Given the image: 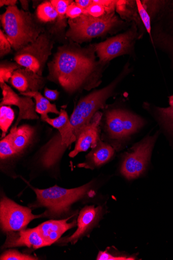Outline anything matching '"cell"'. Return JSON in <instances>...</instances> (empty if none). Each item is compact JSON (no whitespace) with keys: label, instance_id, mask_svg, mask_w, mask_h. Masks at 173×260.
<instances>
[{"label":"cell","instance_id":"obj_8","mask_svg":"<svg viewBox=\"0 0 173 260\" xmlns=\"http://www.w3.org/2000/svg\"><path fill=\"white\" fill-rule=\"evenodd\" d=\"M160 131L147 134L122 154L120 168L121 175L128 180L138 179L147 171Z\"/></svg>","mask_w":173,"mask_h":260},{"label":"cell","instance_id":"obj_2","mask_svg":"<svg viewBox=\"0 0 173 260\" xmlns=\"http://www.w3.org/2000/svg\"><path fill=\"white\" fill-rule=\"evenodd\" d=\"M128 67L108 86L95 90L81 99L70 117L68 124L59 130L54 141L61 152H64L77 138L81 130L92 120L96 113L107 106V101L113 96L118 86L129 75Z\"/></svg>","mask_w":173,"mask_h":260},{"label":"cell","instance_id":"obj_34","mask_svg":"<svg viewBox=\"0 0 173 260\" xmlns=\"http://www.w3.org/2000/svg\"><path fill=\"white\" fill-rule=\"evenodd\" d=\"M75 3L84 10H86L93 4L92 0H76Z\"/></svg>","mask_w":173,"mask_h":260},{"label":"cell","instance_id":"obj_15","mask_svg":"<svg viewBox=\"0 0 173 260\" xmlns=\"http://www.w3.org/2000/svg\"><path fill=\"white\" fill-rule=\"evenodd\" d=\"M46 246L37 227L26 230L8 232L7 240L3 248L27 247L37 249Z\"/></svg>","mask_w":173,"mask_h":260},{"label":"cell","instance_id":"obj_26","mask_svg":"<svg viewBox=\"0 0 173 260\" xmlns=\"http://www.w3.org/2000/svg\"><path fill=\"white\" fill-rule=\"evenodd\" d=\"M17 153L12 146L8 135L0 143V157L2 160L7 159Z\"/></svg>","mask_w":173,"mask_h":260},{"label":"cell","instance_id":"obj_23","mask_svg":"<svg viewBox=\"0 0 173 260\" xmlns=\"http://www.w3.org/2000/svg\"><path fill=\"white\" fill-rule=\"evenodd\" d=\"M41 119L58 131L66 126L70 121V118L66 111L63 109H61L59 116L55 119H51L48 115L41 116Z\"/></svg>","mask_w":173,"mask_h":260},{"label":"cell","instance_id":"obj_37","mask_svg":"<svg viewBox=\"0 0 173 260\" xmlns=\"http://www.w3.org/2000/svg\"><path fill=\"white\" fill-rule=\"evenodd\" d=\"M168 104L169 106L173 108V94L168 97Z\"/></svg>","mask_w":173,"mask_h":260},{"label":"cell","instance_id":"obj_22","mask_svg":"<svg viewBox=\"0 0 173 260\" xmlns=\"http://www.w3.org/2000/svg\"><path fill=\"white\" fill-rule=\"evenodd\" d=\"M15 119V113L10 106H1L0 108V128L3 132V137L7 134Z\"/></svg>","mask_w":173,"mask_h":260},{"label":"cell","instance_id":"obj_13","mask_svg":"<svg viewBox=\"0 0 173 260\" xmlns=\"http://www.w3.org/2000/svg\"><path fill=\"white\" fill-rule=\"evenodd\" d=\"M102 117V113L97 112L91 121L81 130L77 138L75 148L70 153V157H76L79 153L86 152L97 144L101 140L100 126Z\"/></svg>","mask_w":173,"mask_h":260},{"label":"cell","instance_id":"obj_35","mask_svg":"<svg viewBox=\"0 0 173 260\" xmlns=\"http://www.w3.org/2000/svg\"><path fill=\"white\" fill-rule=\"evenodd\" d=\"M17 1L15 0H1L0 1V7H3V6H6L8 7L15 6L17 4Z\"/></svg>","mask_w":173,"mask_h":260},{"label":"cell","instance_id":"obj_10","mask_svg":"<svg viewBox=\"0 0 173 260\" xmlns=\"http://www.w3.org/2000/svg\"><path fill=\"white\" fill-rule=\"evenodd\" d=\"M137 36L136 26L133 23L126 32L92 45L99 61L106 64L115 58L129 54Z\"/></svg>","mask_w":173,"mask_h":260},{"label":"cell","instance_id":"obj_27","mask_svg":"<svg viewBox=\"0 0 173 260\" xmlns=\"http://www.w3.org/2000/svg\"><path fill=\"white\" fill-rule=\"evenodd\" d=\"M1 260H36L37 257L29 254H23L17 250H10L4 252L0 257Z\"/></svg>","mask_w":173,"mask_h":260},{"label":"cell","instance_id":"obj_30","mask_svg":"<svg viewBox=\"0 0 173 260\" xmlns=\"http://www.w3.org/2000/svg\"><path fill=\"white\" fill-rule=\"evenodd\" d=\"M96 259L98 260H133L135 259V257L130 255L121 254L118 255H113L112 253L109 252L107 250L105 251H100L98 253Z\"/></svg>","mask_w":173,"mask_h":260},{"label":"cell","instance_id":"obj_29","mask_svg":"<svg viewBox=\"0 0 173 260\" xmlns=\"http://www.w3.org/2000/svg\"><path fill=\"white\" fill-rule=\"evenodd\" d=\"M84 14H88L94 17L99 18L110 13L104 6L93 3L90 7L84 10Z\"/></svg>","mask_w":173,"mask_h":260},{"label":"cell","instance_id":"obj_16","mask_svg":"<svg viewBox=\"0 0 173 260\" xmlns=\"http://www.w3.org/2000/svg\"><path fill=\"white\" fill-rule=\"evenodd\" d=\"M10 83L20 93H26L41 89L44 85L45 80L42 76L32 71L21 67L15 71Z\"/></svg>","mask_w":173,"mask_h":260},{"label":"cell","instance_id":"obj_33","mask_svg":"<svg viewBox=\"0 0 173 260\" xmlns=\"http://www.w3.org/2000/svg\"><path fill=\"white\" fill-rule=\"evenodd\" d=\"M59 92L57 90H51L45 88L44 90V96L48 100L55 101L58 98Z\"/></svg>","mask_w":173,"mask_h":260},{"label":"cell","instance_id":"obj_14","mask_svg":"<svg viewBox=\"0 0 173 260\" xmlns=\"http://www.w3.org/2000/svg\"><path fill=\"white\" fill-rule=\"evenodd\" d=\"M101 214L102 208L100 206H85L79 214L77 222L78 229L70 237L63 239L62 243L75 244L99 221Z\"/></svg>","mask_w":173,"mask_h":260},{"label":"cell","instance_id":"obj_24","mask_svg":"<svg viewBox=\"0 0 173 260\" xmlns=\"http://www.w3.org/2000/svg\"><path fill=\"white\" fill-rule=\"evenodd\" d=\"M21 67L17 62L2 63L0 67V85L9 82L15 71Z\"/></svg>","mask_w":173,"mask_h":260},{"label":"cell","instance_id":"obj_36","mask_svg":"<svg viewBox=\"0 0 173 260\" xmlns=\"http://www.w3.org/2000/svg\"><path fill=\"white\" fill-rule=\"evenodd\" d=\"M22 8L24 9V11H27L28 7V2L26 1H20Z\"/></svg>","mask_w":173,"mask_h":260},{"label":"cell","instance_id":"obj_11","mask_svg":"<svg viewBox=\"0 0 173 260\" xmlns=\"http://www.w3.org/2000/svg\"><path fill=\"white\" fill-rule=\"evenodd\" d=\"M43 217L44 214L34 215L31 209L19 205L6 197L0 203V221L5 232L22 230L31 221Z\"/></svg>","mask_w":173,"mask_h":260},{"label":"cell","instance_id":"obj_5","mask_svg":"<svg viewBox=\"0 0 173 260\" xmlns=\"http://www.w3.org/2000/svg\"><path fill=\"white\" fill-rule=\"evenodd\" d=\"M105 122V135L118 151L125 148L147 124L143 117L125 108L108 110Z\"/></svg>","mask_w":173,"mask_h":260},{"label":"cell","instance_id":"obj_31","mask_svg":"<svg viewBox=\"0 0 173 260\" xmlns=\"http://www.w3.org/2000/svg\"><path fill=\"white\" fill-rule=\"evenodd\" d=\"M12 46L4 31H0V56L2 57L9 54L12 50Z\"/></svg>","mask_w":173,"mask_h":260},{"label":"cell","instance_id":"obj_19","mask_svg":"<svg viewBox=\"0 0 173 260\" xmlns=\"http://www.w3.org/2000/svg\"><path fill=\"white\" fill-rule=\"evenodd\" d=\"M34 129L30 126L23 125L19 127H13L8 135L12 147L17 154L21 152L30 144Z\"/></svg>","mask_w":173,"mask_h":260},{"label":"cell","instance_id":"obj_1","mask_svg":"<svg viewBox=\"0 0 173 260\" xmlns=\"http://www.w3.org/2000/svg\"><path fill=\"white\" fill-rule=\"evenodd\" d=\"M95 53L92 45L88 48L74 44L59 47L48 64V79L69 93L90 90L99 86L105 63L96 60Z\"/></svg>","mask_w":173,"mask_h":260},{"label":"cell","instance_id":"obj_21","mask_svg":"<svg viewBox=\"0 0 173 260\" xmlns=\"http://www.w3.org/2000/svg\"><path fill=\"white\" fill-rule=\"evenodd\" d=\"M37 16L40 21L48 22L55 20L58 17V15L50 1L44 2L38 7Z\"/></svg>","mask_w":173,"mask_h":260},{"label":"cell","instance_id":"obj_25","mask_svg":"<svg viewBox=\"0 0 173 260\" xmlns=\"http://www.w3.org/2000/svg\"><path fill=\"white\" fill-rule=\"evenodd\" d=\"M135 3L141 19L143 23L147 33L149 34L150 37H151L152 29V19L151 16L141 1L136 0Z\"/></svg>","mask_w":173,"mask_h":260},{"label":"cell","instance_id":"obj_17","mask_svg":"<svg viewBox=\"0 0 173 260\" xmlns=\"http://www.w3.org/2000/svg\"><path fill=\"white\" fill-rule=\"evenodd\" d=\"M115 149L101 139L86 155L85 161L78 165L80 168L94 170L108 162L113 157Z\"/></svg>","mask_w":173,"mask_h":260},{"label":"cell","instance_id":"obj_28","mask_svg":"<svg viewBox=\"0 0 173 260\" xmlns=\"http://www.w3.org/2000/svg\"><path fill=\"white\" fill-rule=\"evenodd\" d=\"M51 2L57 12L59 21H62L66 14L68 6L73 2L69 0H52Z\"/></svg>","mask_w":173,"mask_h":260},{"label":"cell","instance_id":"obj_4","mask_svg":"<svg viewBox=\"0 0 173 260\" xmlns=\"http://www.w3.org/2000/svg\"><path fill=\"white\" fill-rule=\"evenodd\" d=\"M144 2L152 19V43L167 56L173 70V0Z\"/></svg>","mask_w":173,"mask_h":260},{"label":"cell","instance_id":"obj_3","mask_svg":"<svg viewBox=\"0 0 173 260\" xmlns=\"http://www.w3.org/2000/svg\"><path fill=\"white\" fill-rule=\"evenodd\" d=\"M1 21L12 47L16 52L34 42L45 32L31 13L19 10L16 6L7 8L1 15Z\"/></svg>","mask_w":173,"mask_h":260},{"label":"cell","instance_id":"obj_6","mask_svg":"<svg viewBox=\"0 0 173 260\" xmlns=\"http://www.w3.org/2000/svg\"><path fill=\"white\" fill-rule=\"evenodd\" d=\"M92 182L70 189L56 185L45 189L32 187L37 198V204L33 206L45 207L47 210L44 213L45 217L56 218L63 216L73 203L92 192Z\"/></svg>","mask_w":173,"mask_h":260},{"label":"cell","instance_id":"obj_12","mask_svg":"<svg viewBox=\"0 0 173 260\" xmlns=\"http://www.w3.org/2000/svg\"><path fill=\"white\" fill-rule=\"evenodd\" d=\"M0 85L3 95L0 105L15 106L19 108V115L14 127H17L19 122L23 120L39 119V117L36 111V105L31 98L19 96L6 83Z\"/></svg>","mask_w":173,"mask_h":260},{"label":"cell","instance_id":"obj_32","mask_svg":"<svg viewBox=\"0 0 173 260\" xmlns=\"http://www.w3.org/2000/svg\"><path fill=\"white\" fill-rule=\"evenodd\" d=\"M84 10L79 7L75 2L72 3L68 6L66 15L70 19H76L84 14Z\"/></svg>","mask_w":173,"mask_h":260},{"label":"cell","instance_id":"obj_18","mask_svg":"<svg viewBox=\"0 0 173 260\" xmlns=\"http://www.w3.org/2000/svg\"><path fill=\"white\" fill-rule=\"evenodd\" d=\"M70 219V218L60 220H50L38 226L47 246L56 242L65 232L77 225L76 221L68 223L67 222Z\"/></svg>","mask_w":173,"mask_h":260},{"label":"cell","instance_id":"obj_7","mask_svg":"<svg viewBox=\"0 0 173 260\" xmlns=\"http://www.w3.org/2000/svg\"><path fill=\"white\" fill-rule=\"evenodd\" d=\"M122 23L115 12L99 18L83 14L77 18L68 19L66 36L74 42L82 43L103 36Z\"/></svg>","mask_w":173,"mask_h":260},{"label":"cell","instance_id":"obj_20","mask_svg":"<svg viewBox=\"0 0 173 260\" xmlns=\"http://www.w3.org/2000/svg\"><path fill=\"white\" fill-rule=\"evenodd\" d=\"M23 96L33 98L36 102V111L41 116L48 115L49 113L59 114L55 104H52L46 98L42 95L39 91H31L26 93H20Z\"/></svg>","mask_w":173,"mask_h":260},{"label":"cell","instance_id":"obj_9","mask_svg":"<svg viewBox=\"0 0 173 260\" xmlns=\"http://www.w3.org/2000/svg\"><path fill=\"white\" fill-rule=\"evenodd\" d=\"M54 44L52 37L44 32L34 42L17 52L14 59L21 67L42 76L45 64L52 54Z\"/></svg>","mask_w":173,"mask_h":260}]
</instances>
